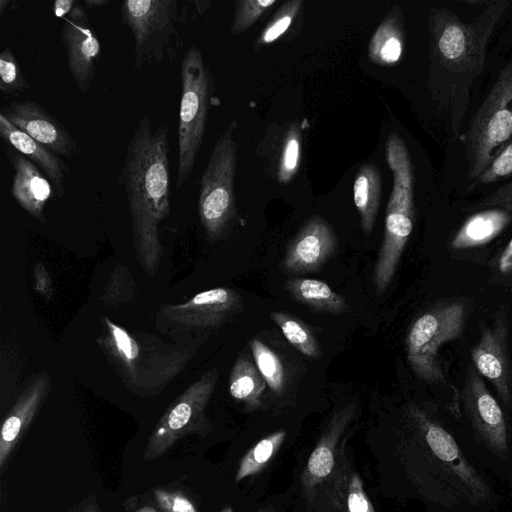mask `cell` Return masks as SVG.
Listing matches in <instances>:
<instances>
[{
  "mask_svg": "<svg viewBox=\"0 0 512 512\" xmlns=\"http://www.w3.org/2000/svg\"><path fill=\"white\" fill-rule=\"evenodd\" d=\"M510 2H488L469 22L446 8L429 17L430 87L433 98L458 138L470 101V91L482 73L489 40Z\"/></svg>",
  "mask_w": 512,
  "mask_h": 512,
  "instance_id": "6da1fadb",
  "label": "cell"
},
{
  "mask_svg": "<svg viewBox=\"0 0 512 512\" xmlns=\"http://www.w3.org/2000/svg\"><path fill=\"white\" fill-rule=\"evenodd\" d=\"M144 115L126 146L120 183L124 188L131 218L133 242L143 270L153 276L163 248L159 225L170 216V144L166 123L156 130Z\"/></svg>",
  "mask_w": 512,
  "mask_h": 512,
  "instance_id": "7a4b0ae2",
  "label": "cell"
},
{
  "mask_svg": "<svg viewBox=\"0 0 512 512\" xmlns=\"http://www.w3.org/2000/svg\"><path fill=\"white\" fill-rule=\"evenodd\" d=\"M97 343L128 390L142 396L161 392L188 364L195 347L170 344L147 332L130 333L109 318Z\"/></svg>",
  "mask_w": 512,
  "mask_h": 512,
  "instance_id": "3957f363",
  "label": "cell"
},
{
  "mask_svg": "<svg viewBox=\"0 0 512 512\" xmlns=\"http://www.w3.org/2000/svg\"><path fill=\"white\" fill-rule=\"evenodd\" d=\"M386 161L393 187L386 208L383 240L377 255L373 283L378 295L391 284L414 224V176L408 149L396 133L386 142Z\"/></svg>",
  "mask_w": 512,
  "mask_h": 512,
  "instance_id": "277c9868",
  "label": "cell"
},
{
  "mask_svg": "<svg viewBox=\"0 0 512 512\" xmlns=\"http://www.w3.org/2000/svg\"><path fill=\"white\" fill-rule=\"evenodd\" d=\"M188 16L178 0H126L120 7L122 23L133 35V69L172 60L180 49L179 26Z\"/></svg>",
  "mask_w": 512,
  "mask_h": 512,
  "instance_id": "5b68a950",
  "label": "cell"
},
{
  "mask_svg": "<svg viewBox=\"0 0 512 512\" xmlns=\"http://www.w3.org/2000/svg\"><path fill=\"white\" fill-rule=\"evenodd\" d=\"M212 77L201 49L193 45L181 60L176 188L190 177L201 149L208 120Z\"/></svg>",
  "mask_w": 512,
  "mask_h": 512,
  "instance_id": "8992f818",
  "label": "cell"
},
{
  "mask_svg": "<svg viewBox=\"0 0 512 512\" xmlns=\"http://www.w3.org/2000/svg\"><path fill=\"white\" fill-rule=\"evenodd\" d=\"M511 140L512 55L464 134L467 178L475 182Z\"/></svg>",
  "mask_w": 512,
  "mask_h": 512,
  "instance_id": "52a82bcc",
  "label": "cell"
},
{
  "mask_svg": "<svg viewBox=\"0 0 512 512\" xmlns=\"http://www.w3.org/2000/svg\"><path fill=\"white\" fill-rule=\"evenodd\" d=\"M232 121L218 137L200 181L198 215L209 242L224 238L236 217L237 144Z\"/></svg>",
  "mask_w": 512,
  "mask_h": 512,
  "instance_id": "ba28073f",
  "label": "cell"
},
{
  "mask_svg": "<svg viewBox=\"0 0 512 512\" xmlns=\"http://www.w3.org/2000/svg\"><path fill=\"white\" fill-rule=\"evenodd\" d=\"M466 305L452 301L433 306L410 326L405 350L414 373L429 383H444L445 376L438 359L441 346L458 339L464 330Z\"/></svg>",
  "mask_w": 512,
  "mask_h": 512,
  "instance_id": "9c48e42d",
  "label": "cell"
},
{
  "mask_svg": "<svg viewBox=\"0 0 512 512\" xmlns=\"http://www.w3.org/2000/svg\"><path fill=\"white\" fill-rule=\"evenodd\" d=\"M218 376L216 368L206 371L167 407L148 438L144 460L159 458L188 434L204 435L202 432L208 431L205 409Z\"/></svg>",
  "mask_w": 512,
  "mask_h": 512,
  "instance_id": "30bf717a",
  "label": "cell"
},
{
  "mask_svg": "<svg viewBox=\"0 0 512 512\" xmlns=\"http://www.w3.org/2000/svg\"><path fill=\"white\" fill-rule=\"evenodd\" d=\"M243 310L239 293L227 287L202 291L184 303L159 308L160 322L179 332L216 329Z\"/></svg>",
  "mask_w": 512,
  "mask_h": 512,
  "instance_id": "8fae6325",
  "label": "cell"
},
{
  "mask_svg": "<svg viewBox=\"0 0 512 512\" xmlns=\"http://www.w3.org/2000/svg\"><path fill=\"white\" fill-rule=\"evenodd\" d=\"M509 323L501 309L490 325L481 329L477 343L471 349L476 371L496 388L507 407L512 406V363L508 350Z\"/></svg>",
  "mask_w": 512,
  "mask_h": 512,
  "instance_id": "7c38bea8",
  "label": "cell"
},
{
  "mask_svg": "<svg viewBox=\"0 0 512 512\" xmlns=\"http://www.w3.org/2000/svg\"><path fill=\"white\" fill-rule=\"evenodd\" d=\"M61 40L71 78L78 90L85 93L95 77L101 46L82 3L77 1L70 14L63 19Z\"/></svg>",
  "mask_w": 512,
  "mask_h": 512,
  "instance_id": "4fadbf2b",
  "label": "cell"
},
{
  "mask_svg": "<svg viewBox=\"0 0 512 512\" xmlns=\"http://www.w3.org/2000/svg\"><path fill=\"white\" fill-rule=\"evenodd\" d=\"M463 400L480 440L493 454L505 457L508 453V437L503 412L474 369H469Z\"/></svg>",
  "mask_w": 512,
  "mask_h": 512,
  "instance_id": "5bb4252c",
  "label": "cell"
},
{
  "mask_svg": "<svg viewBox=\"0 0 512 512\" xmlns=\"http://www.w3.org/2000/svg\"><path fill=\"white\" fill-rule=\"evenodd\" d=\"M0 113L57 155L72 158L80 151L77 141L66 127L34 101H12Z\"/></svg>",
  "mask_w": 512,
  "mask_h": 512,
  "instance_id": "9a60e30c",
  "label": "cell"
},
{
  "mask_svg": "<svg viewBox=\"0 0 512 512\" xmlns=\"http://www.w3.org/2000/svg\"><path fill=\"white\" fill-rule=\"evenodd\" d=\"M337 239L330 224L313 216L287 246L281 269L292 275L319 270L336 252Z\"/></svg>",
  "mask_w": 512,
  "mask_h": 512,
  "instance_id": "2e32d148",
  "label": "cell"
},
{
  "mask_svg": "<svg viewBox=\"0 0 512 512\" xmlns=\"http://www.w3.org/2000/svg\"><path fill=\"white\" fill-rule=\"evenodd\" d=\"M51 389V378L41 372L30 380L7 414L0 434V469L31 424Z\"/></svg>",
  "mask_w": 512,
  "mask_h": 512,
  "instance_id": "e0dca14e",
  "label": "cell"
},
{
  "mask_svg": "<svg viewBox=\"0 0 512 512\" xmlns=\"http://www.w3.org/2000/svg\"><path fill=\"white\" fill-rule=\"evenodd\" d=\"M6 155L14 169L11 186L13 198L29 215L45 222L44 208L51 197V182L32 161L12 147L6 149Z\"/></svg>",
  "mask_w": 512,
  "mask_h": 512,
  "instance_id": "ac0fdd59",
  "label": "cell"
},
{
  "mask_svg": "<svg viewBox=\"0 0 512 512\" xmlns=\"http://www.w3.org/2000/svg\"><path fill=\"white\" fill-rule=\"evenodd\" d=\"M425 440L434 455L452 472L475 496L489 495L487 484L463 457L455 439L439 424L423 419Z\"/></svg>",
  "mask_w": 512,
  "mask_h": 512,
  "instance_id": "d6986e66",
  "label": "cell"
},
{
  "mask_svg": "<svg viewBox=\"0 0 512 512\" xmlns=\"http://www.w3.org/2000/svg\"><path fill=\"white\" fill-rule=\"evenodd\" d=\"M0 136L14 150L38 166L54 186L56 194H65L67 165L60 157L13 125L0 113Z\"/></svg>",
  "mask_w": 512,
  "mask_h": 512,
  "instance_id": "ffe728a7",
  "label": "cell"
},
{
  "mask_svg": "<svg viewBox=\"0 0 512 512\" xmlns=\"http://www.w3.org/2000/svg\"><path fill=\"white\" fill-rule=\"evenodd\" d=\"M512 219V213L498 209H481L462 224L451 240L454 249L479 247L497 237Z\"/></svg>",
  "mask_w": 512,
  "mask_h": 512,
  "instance_id": "44dd1931",
  "label": "cell"
},
{
  "mask_svg": "<svg viewBox=\"0 0 512 512\" xmlns=\"http://www.w3.org/2000/svg\"><path fill=\"white\" fill-rule=\"evenodd\" d=\"M404 28L399 6L393 7L375 30L368 47L369 59L380 66L396 64L403 53Z\"/></svg>",
  "mask_w": 512,
  "mask_h": 512,
  "instance_id": "7402d4cb",
  "label": "cell"
},
{
  "mask_svg": "<svg viewBox=\"0 0 512 512\" xmlns=\"http://www.w3.org/2000/svg\"><path fill=\"white\" fill-rule=\"evenodd\" d=\"M285 289L295 302L317 312L341 314L349 308L346 300L321 280L290 277L285 281Z\"/></svg>",
  "mask_w": 512,
  "mask_h": 512,
  "instance_id": "603a6c76",
  "label": "cell"
},
{
  "mask_svg": "<svg viewBox=\"0 0 512 512\" xmlns=\"http://www.w3.org/2000/svg\"><path fill=\"white\" fill-rule=\"evenodd\" d=\"M381 194L382 180L377 166L371 163L363 165L354 180L353 198L365 233H370L374 227Z\"/></svg>",
  "mask_w": 512,
  "mask_h": 512,
  "instance_id": "cb8c5ba5",
  "label": "cell"
},
{
  "mask_svg": "<svg viewBox=\"0 0 512 512\" xmlns=\"http://www.w3.org/2000/svg\"><path fill=\"white\" fill-rule=\"evenodd\" d=\"M266 382L247 353H241L235 360L229 376V392L250 410L262 405Z\"/></svg>",
  "mask_w": 512,
  "mask_h": 512,
  "instance_id": "d4e9b609",
  "label": "cell"
},
{
  "mask_svg": "<svg viewBox=\"0 0 512 512\" xmlns=\"http://www.w3.org/2000/svg\"><path fill=\"white\" fill-rule=\"evenodd\" d=\"M353 406L354 405L346 406L334 416L328 434L321 439L317 447L311 453L307 462V485H314L332 472L334 467L333 449L336 437L350 419Z\"/></svg>",
  "mask_w": 512,
  "mask_h": 512,
  "instance_id": "484cf974",
  "label": "cell"
},
{
  "mask_svg": "<svg viewBox=\"0 0 512 512\" xmlns=\"http://www.w3.org/2000/svg\"><path fill=\"white\" fill-rule=\"evenodd\" d=\"M270 318L280 328L287 341L299 352L312 358L321 355L316 337L303 321L280 311L271 312Z\"/></svg>",
  "mask_w": 512,
  "mask_h": 512,
  "instance_id": "4316f807",
  "label": "cell"
},
{
  "mask_svg": "<svg viewBox=\"0 0 512 512\" xmlns=\"http://www.w3.org/2000/svg\"><path fill=\"white\" fill-rule=\"evenodd\" d=\"M285 437L286 431L281 429L268 435L254 445L242 458L235 475V481L239 482L245 477L261 471L279 450Z\"/></svg>",
  "mask_w": 512,
  "mask_h": 512,
  "instance_id": "83f0119b",
  "label": "cell"
},
{
  "mask_svg": "<svg viewBox=\"0 0 512 512\" xmlns=\"http://www.w3.org/2000/svg\"><path fill=\"white\" fill-rule=\"evenodd\" d=\"M255 365L268 387L281 394L285 387V371L278 355L257 338L249 342Z\"/></svg>",
  "mask_w": 512,
  "mask_h": 512,
  "instance_id": "f1b7e54d",
  "label": "cell"
},
{
  "mask_svg": "<svg viewBox=\"0 0 512 512\" xmlns=\"http://www.w3.org/2000/svg\"><path fill=\"white\" fill-rule=\"evenodd\" d=\"M301 162V129L298 123H293L288 129L281 152L278 181L289 183L297 174Z\"/></svg>",
  "mask_w": 512,
  "mask_h": 512,
  "instance_id": "f546056e",
  "label": "cell"
},
{
  "mask_svg": "<svg viewBox=\"0 0 512 512\" xmlns=\"http://www.w3.org/2000/svg\"><path fill=\"white\" fill-rule=\"evenodd\" d=\"M136 286L130 270L122 264H117L107 282L100 300L106 305H119L134 299Z\"/></svg>",
  "mask_w": 512,
  "mask_h": 512,
  "instance_id": "4dcf8cb0",
  "label": "cell"
},
{
  "mask_svg": "<svg viewBox=\"0 0 512 512\" xmlns=\"http://www.w3.org/2000/svg\"><path fill=\"white\" fill-rule=\"evenodd\" d=\"M29 83L21 71L18 60L10 47L0 53V91L13 95L26 91Z\"/></svg>",
  "mask_w": 512,
  "mask_h": 512,
  "instance_id": "1f68e13d",
  "label": "cell"
},
{
  "mask_svg": "<svg viewBox=\"0 0 512 512\" xmlns=\"http://www.w3.org/2000/svg\"><path fill=\"white\" fill-rule=\"evenodd\" d=\"M302 6V0H290L285 2L273 15L258 38L259 45H265L276 41L291 26Z\"/></svg>",
  "mask_w": 512,
  "mask_h": 512,
  "instance_id": "d6a6232c",
  "label": "cell"
},
{
  "mask_svg": "<svg viewBox=\"0 0 512 512\" xmlns=\"http://www.w3.org/2000/svg\"><path fill=\"white\" fill-rule=\"evenodd\" d=\"M277 0H239L235 2L231 34L237 35L252 26Z\"/></svg>",
  "mask_w": 512,
  "mask_h": 512,
  "instance_id": "836d02e7",
  "label": "cell"
},
{
  "mask_svg": "<svg viewBox=\"0 0 512 512\" xmlns=\"http://www.w3.org/2000/svg\"><path fill=\"white\" fill-rule=\"evenodd\" d=\"M512 177V140L490 163L487 169L472 183L471 188L477 185L491 184Z\"/></svg>",
  "mask_w": 512,
  "mask_h": 512,
  "instance_id": "e575fe53",
  "label": "cell"
},
{
  "mask_svg": "<svg viewBox=\"0 0 512 512\" xmlns=\"http://www.w3.org/2000/svg\"><path fill=\"white\" fill-rule=\"evenodd\" d=\"M154 498L165 512H199L195 504L178 491L158 489L154 492Z\"/></svg>",
  "mask_w": 512,
  "mask_h": 512,
  "instance_id": "d590c367",
  "label": "cell"
},
{
  "mask_svg": "<svg viewBox=\"0 0 512 512\" xmlns=\"http://www.w3.org/2000/svg\"><path fill=\"white\" fill-rule=\"evenodd\" d=\"M348 512H375L363 488V482L358 474L354 473L349 483L347 497Z\"/></svg>",
  "mask_w": 512,
  "mask_h": 512,
  "instance_id": "8d00e7d4",
  "label": "cell"
},
{
  "mask_svg": "<svg viewBox=\"0 0 512 512\" xmlns=\"http://www.w3.org/2000/svg\"><path fill=\"white\" fill-rule=\"evenodd\" d=\"M478 207L480 209L498 208L512 213V181L483 198Z\"/></svg>",
  "mask_w": 512,
  "mask_h": 512,
  "instance_id": "74e56055",
  "label": "cell"
},
{
  "mask_svg": "<svg viewBox=\"0 0 512 512\" xmlns=\"http://www.w3.org/2000/svg\"><path fill=\"white\" fill-rule=\"evenodd\" d=\"M34 289L46 299L54 296L53 283L46 267L37 262L33 269Z\"/></svg>",
  "mask_w": 512,
  "mask_h": 512,
  "instance_id": "f35d334b",
  "label": "cell"
},
{
  "mask_svg": "<svg viewBox=\"0 0 512 512\" xmlns=\"http://www.w3.org/2000/svg\"><path fill=\"white\" fill-rule=\"evenodd\" d=\"M498 268L503 274L512 272V238L500 255Z\"/></svg>",
  "mask_w": 512,
  "mask_h": 512,
  "instance_id": "ab89813d",
  "label": "cell"
},
{
  "mask_svg": "<svg viewBox=\"0 0 512 512\" xmlns=\"http://www.w3.org/2000/svg\"><path fill=\"white\" fill-rule=\"evenodd\" d=\"M76 2L74 0H56L52 8L54 16L65 19L72 11Z\"/></svg>",
  "mask_w": 512,
  "mask_h": 512,
  "instance_id": "60d3db41",
  "label": "cell"
},
{
  "mask_svg": "<svg viewBox=\"0 0 512 512\" xmlns=\"http://www.w3.org/2000/svg\"><path fill=\"white\" fill-rule=\"evenodd\" d=\"M83 7L86 9V11L95 9V8H101L104 5L108 4V0H83L82 2Z\"/></svg>",
  "mask_w": 512,
  "mask_h": 512,
  "instance_id": "b9f144b4",
  "label": "cell"
},
{
  "mask_svg": "<svg viewBox=\"0 0 512 512\" xmlns=\"http://www.w3.org/2000/svg\"><path fill=\"white\" fill-rule=\"evenodd\" d=\"M9 4H10L9 0H0V17L3 16V14L6 11Z\"/></svg>",
  "mask_w": 512,
  "mask_h": 512,
  "instance_id": "7bdbcfd3",
  "label": "cell"
},
{
  "mask_svg": "<svg viewBox=\"0 0 512 512\" xmlns=\"http://www.w3.org/2000/svg\"><path fill=\"white\" fill-rule=\"evenodd\" d=\"M136 512H159V511L152 507L144 506V507L139 508Z\"/></svg>",
  "mask_w": 512,
  "mask_h": 512,
  "instance_id": "ee69618b",
  "label": "cell"
},
{
  "mask_svg": "<svg viewBox=\"0 0 512 512\" xmlns=\"http://www.w3.org/2000/svg\"><path fill=\"white\" fill-rule=\"evenodd\" d=\"M83 512H96L93 506H87Z\"/></svg>",
  "mask_w": 512,
  "mask_h": 512,
  "instance_id": "f6af8a7d",
  "label": "cell"
},
{
  "mask_svg": "<svg viewBox=\"0 0 512 512\" xmlns=\"http://www.w3.org/2000/svg\"><path fill=\"white\" fill-rule=\"evenodd\" d=\"M221 512H233V510H232V508H231V507L226 506V507H224V508L222 509V511H221Z\"/></svg>",
  "mask_w": 512,
  "mask_h": 512,
  "instance_id": "bcb514c9",
  "label": "cell"
},
{
  "mask_svg": "<svg viewBox=\"0 0 512 512\" xmlns=\"http://www.w3.org/2000/svg\"><path fill=\"white\" fill-rule=\"evenodd\" d=\"M263 512V511H262Z\"/></svg>",
  "mask_w": 512,
  "mask_h": 512,
  "instance_id": "7dc6e473",
  "label": "cell"
}]
</instances>
